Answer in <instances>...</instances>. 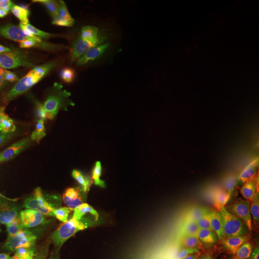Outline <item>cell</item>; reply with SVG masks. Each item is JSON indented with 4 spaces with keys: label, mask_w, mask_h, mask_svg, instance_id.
<instances>
[{
    "label": "cell",
    "mask_w": 259,
    "mask_h": 259,
    "mask_svg": "<svg viewBox=\"0 0 259 259\" xmlns=\"http://www.w3.org/2000/svg\"><path fill=\"white\" fill-rule=\"evenodd\" d=\"M125 236L98 209L81 225L56 239L42 259H98Z\"/></svg>",
    "instance_id": "4"
},
{
    "label": "cell",
    "mask_w": 259,
    "mask_h": 259,
    "mask_svg": "<svg viewBox=\"0 0 259 259\" xmlns=\"http://www.w3.org/2000/svg\"><path fill=\"white\" fill-rule=\"evenodd\" d=\"M25 40V36L10 28H0V54H8L19 48Z\"/></svg>",
    "instance_id": "18"
},
{
    "label": "cell",
    "mask_w": 259,
    "mask_h": 259,
    "mask_svg": "<svg viewBox=\"0 0 259 259\" xmlns=\"http://www.w3.org/2000/svg\"><path fill=\"white\" fill-rule=\"evenodd\" d=\"M32 151L33 150L28 144L18 141V140L10 139V137L3 136L0 133V161L20 157V156H28Z\"/></svg>",
    "instance_id": "16"
},
{
    "label": "cell",
    "mask_w": 259,
    "mask_h": 259,
    "mask_svg": "<svg viewBox=\"0 0 259 259\" xmlns=\"http://www.w3.org/2000/svg\"><path fill=\"white\" fill-rule=\"evenodd\" d=\"M33 30L37 40L61 61L62 66L87 69L85 49L88 47V33L85 29L62 19L40 13Z\"/></svg>",
    "instance_id": "5"
},
{
    "label": "cell",
    "mask_w": 259,
    "mask_h": 259,
    "mask_svg": "<svg viewBox=\"0 0 259 259\" xmlns=\"http://www.w3.org/2000/svg\"><path fill=\"white\" fill-rule=\"evenodd\" d=\"M0 104L19 115L56 127L78 120H107L121 130L133 127L118 111L101 114L78 105L58 81L39 74L0 79Z\"/></svg>",
    "instance_id": "2"
},
{
    "label": "cell",
    "mask_w": 259,
    "mask_h": 259,
    "mask_svg": "<svg viewBox=\"0 0 259 259\" xmlns=\"http://www.w3.org/2000/svg\"><path fill=\"white\" fill-rule=\"evenodd\" d=\"M100 199L94 187L62 154L54 151L0 161V202L16 206H39L56 200L93 202Z\"/></svg>",
    "instance_id": "1"
},
{
    "label": "cell",
    "mask_w": 259,
    "mask_h": 259,
    "mask_svg": "<svg viewBox=\"0 0 259 259\" xmlns=\"http://www.w3.org/2000/svg\"><path fill=\"white\" fill-rule=\"evenodd\" d=\"M163 189L156 186L146 187L133 193L110 199L104 202L98 207V210L117 229L127 235L136 225L143 222L148 213L156 207V204L163 199Z\"/></svg>",
    "instance_id": "9"
},
{
    "label": "cell",
    "mask_w": 259,
    "mask_h": 259,
    "mask_svg": "<svg viewBox=\"0 0 259 259\" xmlns=\"http://www.w3.org/2000/svg\"><path fill=\"white\" fill-rule=\"evenodd\" d=\"M156 71L160 74L189 78V79H214L222 72V68L193 61L168 51L166 54L160 55L158 64L156 65Z\"/></svg>",
    "instance_id": "11"
},
{
    "label": "cell",
    "mask_w": 259,
    "mask_h": 259,
    "mask_svg": "<svg viewBox=\"0 0 259 259\" xmlns=\"http://www.w3.org/2000/svg\"><path fill=\"white\" fill-rule=\"evenodd\" d=\"M223 226L222 212L212 204H194L182 219L185 236L197 248L214 246L222 236Z\"/></svg>",
    "instance_id": "10"
},
{
    "label": "cell",
    "mask_w": 259,
    "mask_h": 259,
    "mask_svg": "<svg viewBox=\"0 0 259 259\" xmlns=\"http://www.w3.org/2000/svg\"><path fill=\"white\" fill-rule=\"evenodd\" d=\"M18 250V241L13 238L9 225H0V259H13Z\"/></svg>",
    "instance_id": "17"
},
{
    "label": "cell",
    "mask_w": 259,
    "mask_h": 259,
    "mask_svg": "<svg viewBox=\"0 0 259 259\" xmlns=\"http://www.w3.org/2000/svg\"><path fill=\"white\" fill-rule=\"evenodd\" d=\"M259 192V157L246 166L229 185L231 196H246Z\"/></svg>",
    "instance_id": "14"
},
{
    "label": "cell",
    "mask_w": 259,
    "mask_h": 259,
    "mask_svg": "<svg viewBox=\"0 0 259 259\" xmlns=\"http://www.w3.org/2000/svg\"><path fill=\"white\" fill-rule=\"evenodd\" d=\"M9 229L16 241L32 246H42L56 241L55 232L47 222L26 212L15 210L9 222Z\"/></svg>",
    "instance_id": "12"
},
{
    "label": "cell",
    "mask_w": 259,
    "mask_h": 259,
    "mask_svg": "<svg viewBox=\"0 0 259 259\" xmlns=\"http://www.w3.org/2000/svg\"><path fill=\"white\" fill-rule=\"evenodd\" d=\"M170 51L177 55L223 69V59L210 45L197 12L192 5L185 2L176 5L173 42Z\"/></svg>",
    "instance_id": "7"
},
{
    "label": "cell",
    "mask_w": 259,
    "mask_h": 259,
    "mask_svg": "<svg viewBox=\"0 0 259 259\" xmlns=\"http://www.w3.org/2000/svg\"><path fill=\"white\" fill-rule=\"evenodd\" d=\"M40 12L29 0H0V28H10L26 36Z\"/></svg>",
    "instance_id": "13"
},
{
    "label": "cell",
    "mask_w": 259,
    "mask_h": 259,
    "mask_svg": "<svg viewBox=\"0 0 259 259\" xmlns=\"http://www.w3.org/2000/svg\"><path fill=\"white\" fill-rule=\"evenodd\" d=\"M62 68L66 71V74L72 78L75 83H78L82 90H85L104 107H108L118 112H131V114H141V115L157 111L160 108V104L157 102L140 98L136 95L124 93L121 90H117L115 87L104 82L101 78H98L97 75H94L87 69H71L66 66H62Z\"/></svg>",
    "instance_id": "8"
},
{
    "label": "cell",
    "mask_w": 259,
    "mask_h": 259,
    "mask_svg": "<svg viewBox=\"0 0 259 259\" xmlns=\"http://www.w3.org/2000/svg\"><path fill=\"white\" fill-rule=\"evenodd\" d=\"M238 111L252 118H259V78L245 83Z\"/></svg>",
    "instance_id": "15"
},
{
    "label": "cell",
    "mask_w": 259,
    "mask_h": 259,
    "mask_svg": "<svg viewBox=\"0 0 259 259\" xmlns=\"http://www.w3.org/2000/svg\"><path fill=\"white\" fill-rule=\"evenodd\" d=\"M100 6L118 8L128 12L139 22L158 56L170 51L173 42V29L176 19V6L171 8L161 2L148 0H111L100 2Z\"/></svg>",
    "instance_id": "6"
},
{
    "label": "cell",
    "mask_w": 259,
    "mask_h": 259,
    "mask_svg": "<svg viewBox=\"0 0 259 259\" xmlns=\"http://www.w3.org/2000/svg\"><path fill=\"white\" fill-rule=\"evenodd\" d=\"M259 157V118L233 112L218 128L213 143L210 173L214 186L232 182Z\"/></svg>",
    "instance_id": "3"
}]
</instances>
